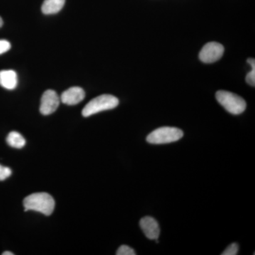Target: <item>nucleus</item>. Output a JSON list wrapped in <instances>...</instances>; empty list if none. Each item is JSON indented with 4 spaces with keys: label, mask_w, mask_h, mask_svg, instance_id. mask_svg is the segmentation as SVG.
Returning <instances> with one entry per match:
<instances>
[{
    "label": "nucleus",
    "mask_w": 255,
    "mask_h": 255,
    "mask_svg": "<svg viewBox=\"0 0 255 255\" xmlns=\"http://www.w3.org/2000/svg\"><path fill=\"white\" fill-rule=\"evenodd\" d=\"M55 201L50 194L45 192L35 193L28 195L23 200L24 211H36L50 216L54 211Z\"/></svg>",
    "instance_id": "obj_1"
},
{
    "label": "nucleus",
    "mask_w": 255,
    "mask_h": 255,
    "mask_svg": "<svg viewBox=\"0 0 255 255\" xmlns=\"http://www.w3.org/2000/svg\"><path fill=\"white\" fill-rule=\"evenodd\" d=\"M117 97L111 95H102L89 102L82 110V116L89 117L104 111L113 110L119 105Z\"/></svg>",
    "instance_id": "obj_2"
},
{
    "label": "nucleus",
    "mask_w": 255,
    "mask_h": 255,
    "mask_svg": "<svg viewBox=\"0 0 255 255\" xmlns=\"http://www.w3.org/2000/svg\"><path fill=\"white\" fill-rule=\"evenodd\" d=\"M184 135L182 130L174 127H161L147 135V142L150 144H167L180 140Z\"/></svg>",
    "instance_id": "obj_3"
},
{
    "label": "nucleus",
    "mask_w": 255,
    "mask_h": 255,
    "mask_svg": "<svg viewBox=\"0 0 255 255\" xmlns=\"http://www.w3.org/2000/svg\"><path fill=\"white\" fill-rule=\"evenodd\" d=\"M216 97L220 105L224 107L229 113L238 115L246 110V101L236 94L221 90L216 92Z\"/></svg>",
    "instance_id": "obj_4"
},
{
    "label": "nucleus",
    "mask_w": 255,
    "mask_h": 255,
    "mask_svg": "<svg viewBox=\"0 0 255 255\" xmlns=\"http://www.w3.org/2000/svg\"><path fill=\"white\" fill-rule=\"evenodd\" d=\"M224 47L217 42H209L199 53V59L204 63H213L222 58Z\"/></svg>",
    "instance_id": "obj_5"
},
{
    "label": "nucleus",
    "mask_w": 255,
    "mask_h": 255,
    "mask_svg": "<svg viewBox=\"0 0 255 255\" xmlns=\"http://www.w3.org/2000/svg\"><path fill=\"white\" fill-rule=\"evenodd\" d=\"M60 100L56 92L52 90H47L41 97L40 112L45 116L53 114L59 107Z\"/></svg>",
    "instance_id": "obj_6"
},
{
    "label": "nucleus",
    "mask_w": 255,
    "mask_h": 255,
    "mask_svg": "<svg viewBox=\"0 0 255 255\" xmlns=\"http://www.w3.org/2000/svg\"><path fill=\"white\" fill-rule=\"evenodd\" d=\"M85 92L79 87H73L65 90L60 97V101L67 105H76L85 99Z\"/></svg>",
    "instance_id": "obj_7"
},
{
    "label": "nucleus",
    "mask_w": 255,
    "mask_h": 255,
    "mask_svg": "<svg viewBox=\"0 0 255 255\" xmlns=\"http://www.w3.org/2000/svg\"><path fill=\"white\" fill-rule=\"evenodd\" d=\"M140 226L146 237L150 240H157L160 229L158 223L153 218L145 216L140 221Z\"/></svg>",
    "instance_id": "obj_8"
},
{
    "label": "nucleus",
    "mask_w": 255,
    "mask_h": 255,
    "mask_svg": "<svg viewBox=\"0 0 255 255\" xmlns=\"http://www.w3.org/2000/svg\"><path fill=\"white\" fill-rule=\"evenodd\" d=\"M18 85V77L16 72L12 70L0 71V86L6 90H14Z\"/></svg>",
    "instance_id": "obj_9"
},
{
    "label": "nucleus",
    "mask_w": 255,
    "mask_h": 255,
    "mask_svg": "<svg viewBox=\"0 0 255 255\" xmlns=\"http://www.w3.org/2000/svg\"><path fill=\"white\" fill-rule=\"evenodd\" d=\"M65 3V0H44L41 10L44 14H56L63 9Z\"/></svg>",
    "instance_id": "obj_10"
},
{
    "label": "nucleus",
    "mask_w": 255,
    "mask_h": 255,
    "mask_svg": "<svg viewBox=\"0 0 255 255\" xmlns=\"http://www.w3.org/2000/svg\"><path fill=\"white\" fill-rule=\"evenodd\" d=\"M6 142L11 147L16 149H21L24 147L25 144H26V140L19 132L12 131L9 132L7 137H6Z\"/></svg>",
    "instance_id": "obj_11"
},
{
    "label": "nucleus",
    "mask_w": 255,
    "mask_h": 255,
    "mask_svg": "<svg viewBox=\"0 0 255 255\" xmlns=\"http://www.w3.org/2000/svg\"><path fill=\"white\" fill-rule=\"evenodd\" d=\"M239 251V246L237 243H232L226 248V251L223 252L222 255H238Z\"/></svg>",
    "instance_id": "obj_12"
},
{
    "label": "nucleus",
    "mask_w": 255,
    "mask_h": 255,
    "mask_svg": "<svg viewBox=\"0 0 255 255\" xmlns=\"http://www.w3.org/2000/svg\"><path fill=\"white\" fill-rule=\"evenodd\" d=\"M117 255H135V251L127 246H122L117 252Z\"/></svg>",
    "instance_id": "obj_13"
},
{
    "label": "nucleus",
    "mask_w": 255,
    "mask_h": 255,
    "mask_svg": "<svg viewBox=\"0 0 255 255\" xmlns=\"http://www.w3.org/2000/svg\"><path fill=\"white\" fill-rule=\"evenodd\" d=\"M11 169L0 164V181L5 180L11 175Z\"/></svg>",
    "instance_id": "obj_14"
},
{
    "label": "nucleus",
    "mask_w": 255,
    "mask_h": 255,
    "mask_svg": "<svg viewBox=\"0 0 255 255\" xmlns=\"http://www.w3.org/2000/svg\"><path fill=\"white\" fill-rule=\"evenodd\" d=\"M11 48V43L6 40H0V54L6 53Z\"/></svg>",
    "instance_id": "obj_15"
},
{
    "label": "nucleus",
    "mask_w": 255,
    "mask_h": 255,
    "mask_svg": "<svg viewBox=\"0 0 255 255\" xmlns=\"http://www.w3.org/2000/svg\"><path fill=\"white\" fill-rule=\"evenodd\" d=\"M246 82L251 86L255 85V69H253L247 75Z\"/></svg>",
    "instance_id": "obj_16"
},
{
    "label": "nucleus",
    "mask_w": 255,
    "mask_h": 255,
    "mask_svg": "<svg viewBox=\"0 0 255 255\" xmlns=\"http://www.w3.org/2000/svg\"><path fill=\"white\" fill-rule=\"evenodd\" d=\"M248 63L251 64L253 69H255V60L254 58H249V59L248 60Z\"/></svg>",
    "instance_id": "obj_17"
},
{
    "label": "nucleus",
    "mask_w": 255,
    "mask_h": 255,
    "mask_svg": "<svg viewBox=\"0 0 255 255\" xmlns=\"http://www.w3.org/2000/svg\"><path fill=\"white\" fill-rule=\"evenodd\" d=\"M2 255H14V253H11V252H4L2 253Z\"/></svg>",
    "instance_id": "obj_18"
},
{
    "label": "nucleus",
    "mask_w": 255,
    "mask_h": 255,
    "mask_svg": "<svg viewBox=\"0 0 255 255\" xmlns=\"http://www.w3.org/2000/svg\"><path fill=\"white\" fill-rule=\"evenodd\" d=\"M3 25V20L2 18H1V16H0V28Z\"/></svg>",
    "instance_id": "obj_19"
}]
</instances>
